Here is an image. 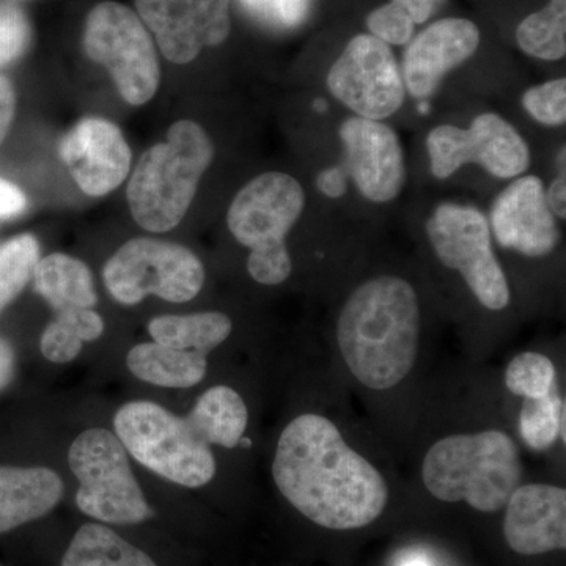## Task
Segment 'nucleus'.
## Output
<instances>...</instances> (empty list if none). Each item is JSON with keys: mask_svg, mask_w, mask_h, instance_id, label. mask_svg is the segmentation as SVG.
I'll return each instance as SVG.
<instances>
[{"mask_svg": "<svg viewBox=\"0 0 566 566\" xmlns=\"http://www.w3.org/2000/svg\"><path fill=\"white\" fill-rule=\"evenodd\" d=\"M273 476L297 512L331 531L375 523L389 499L381 472L318 415H303L286 424L275 449Z\"/></svg>", "mask_w": 566, "mask_h": 566, "instance_id": "1", "label": "nucleus"}, {"mask_svg": "<svg viewBox=\"0 0 566 566\" xmlns=\"http://www.w3.org/2000/svg\"><path fill=\"white\" fill-rule=\"evenodd\" d=\"M420 305L415 286L379 275L357 286L337 323L346 367L365 387L389 390L415 367L419 353Z\"/></svg>", "mask_w": 566, "mask_h": 566, "instance_id": "2", "label": "nucleus"}, {"mask_svg": "<svg viewBox=\"0 0 566 566\" xmlns=\"http://www.w3.org/2000/svg\"><path fill=\"white\" fill-rule=\"evenodd\" d=\"M523 479L520 450L504 431L455 434L436 442L422 464L423 485L442 502L494 513Z\"/></svg>", "mask_w": 566, "mask_h": 566, "instance_id": "3", "label": "nucleus"}, {"mask_svg": "<svg viewBox=\"0 0 566 566\" xmlns=\"http://www.w3.org/2000/svg\"><path fill=\"white\" fill-rule=\"evenodd\" d=\"M212 158L214 147L199 123H174L167 140L148 148L134 169L126 192L134 221L153 233L180 226Z\"/></svg>", "mask_w": 566, "mask_h": 566, "instance_id": "4", "label": "nucleus"}, {"mask_svg": "<svg viewBox=\"0 0 566 566\" xmlns=\"http://www.w3.org/2000/svg\"><path fill=\"white\" fill-rule=\"evenodd\" d=\"M305 192L292 175L268 172L253 178L234 197L227 226L238 243L251 249L248 271L262 285H281L293 270L286 234L300 221Z\"/></svg>", "mask_w": 566, "mask_h": 566, "instance_id": "5", "label": "nucleus"}, {"mask_svg": "<svg viewBox=\"0 0 566 566\" xmlns=\"http://www.w3.org/2000/svg\"><path fill=\"white\" fill-rule=\"evenodd\" d=\"M115 433L126 452L163 479L186 488L207 485L216 474L210 444L178 417L151 401H132L118 409Z\"/></svg>", "mask_w": 566, "mask_h": 566, "instance_id": "6", "label": "nucleus"}, {"mask_svg": "<svg viewBox=\"0 0 566 566\" xmlns=\"http://www.w3.org/2000/svg\"><path fill=\"white\" fill-rule=\"evenodd\" d=\"M69 463L80 482L76 505L85 515L120 526L151 517L128 453L111 431L92 428L77 436L70 447Z\"/></svg>", "mask_w": 566, "mask_h": 566, "instance_id": "7", "label": "nucleus"}, {"mask_svg": "<svg viewBox=\"0 0 566 566\" xmlns=\"http://www.w3.org/2000/svg\"><path fill=\"white\" fill-rule=\"evenodd\" d=\"M104 283L117 303L136 305L155 294L169 303H188L200 293L205 268L180 244L136 238L107 260Z\"/></svg>", "mask_w": 566, "mask_h": 566, "instance_id": "8", "label": "nucleus"}, {"mask_svg": "<svg viewBox=\"0 0 566 566\" xmlns=\"http://www.w3.org/2000/svg\"><path fill=\"white\" fill-rule=\"evenodd\" d=\"M84 50L106 66L122 98L133 106L150 102L161 81V66L150 33L128 7L98 3L85 22Z\"/></svg>", "mask_w": 566, "mask_h": 566, "instance_id": "9", "label": "nucleus"}, {"mask_svg": "<svg viewBox=\"0 0 566 566\" xmlns=\"http://www.w3.org/2000/svg\"><path fill=\"white\" fill-rule=\"evenodd\" d=\"M427 234L438 259L461 274L483 307L504 311L512 294L482 211L469 205H439L427 221Z\"/></svg>", "mask_w": 566, "mask_h": 566, "instance_id": "10", "label": "nucleus"}, {"mask_svg": "<svg viewBox=\"0 0 566 566\" xmlns=\"http://www.w3.org/2000/svg\"><path fill=\"white\" fill-rule=\"evenodd\" d=\"M431 174L447 180L468 164L485 169L501 180L520 177L531 167L526 140L501 115H476L468 129L441 125L427 137Z\"/></svg>", "mask_w": 566, "mask_h": 566, "instance_id": "11", "label": "nucleus"}, {"mask_svg": "<svg viewBox=\"0 0 566 566\" xmlns=\"http://www.w3.org/2000/svg\"><path fill=\"white\" fill-rule=\"evenodd\" d=\"M327 88L356 117L382 122L401 109L406 87L394 51L374 35H356L327 73Z\"/></svg>", "mask_w": 566, "mask_h": 566, "instance_id": "12", "label": "nucleus"}, {"mask_svg": "<svg viewBox=\"0 0 566 566\" xmlns=\"http://www.w3.org/2000/svg\"><path fill=\"white\" fill-rule=\"evenodd\" d=\"M136 7L164 57L180 65L230 33V0H136Z\"/></svg>", "mask_w": 566, "mask_h": 566, "instance_id": "13", "label": "nucleus"}, {"mask_svg": "<svg viewBox=\"0 0 566 566\" xmlns=\"http://www.w3.org/2000/svg\"><path fill=\"white\" fill-rule=\"evenodd\" d=\"M345 170L368 202L389 203L406 181L403 148L397 133L382 122L346 118L340 126Z\"/></svg>", "mask_w": 566, "mask_h": 566, "instance_id": "14", "label": "nucleus"}, {"mask_svg": "<svg viewBox=\"0 0 566 566\" xmlns=\"http://www.w3.org/2000/svg\"><path fill=\"white\" fill-rule=\"evenodd\" d=\"M490 229L504 249L542 259L560 243L557 218L546 202V186L535 175L520 177L495 197Z\"/></svg>", "mask_w": 566, "mask_h": 566, "instance_id": "15", "label": "nucleus"}, {"mask_svg": "<svg viewBox=\"0 0 566 566\" xmlns=\"http://www.w3.org/2000/svg\"><path fill=\"white\" fill-rule=\"evenodd\" d=\"M61 155L71 177L91 197L115 191L132 169V150L117 125L84 118L63 137Z\"/></svg>", "mask_w": 566, "mask_h": 566, "instance_id": "16", "label": "nucleus"}, {"mask_svg": "<svg viewBox=\"0 0 566 566\" xmlns=\"http://www.w3.org/2000/svg\"><path fill=\"white\" fill-rule=\"evenodd\" d=\"M479 44L480 31L472 21L447 18L428 25L405 52L401 76L406 93L427 102L450 71L475 54Z\"/></svg>", "mask_w": 566, "mask_h": 566, "instance_id": "17", "label": "nucleus"}, {"mask_svg": "<svg viewBox=\"0 0 566 566\" xmlns=\"http://www.w3.org/2000/svg\"><path fill=\"white\" fill-rule=\"evenodd\" d=\"M506 545L521 556L566 547V491L553 485L517 486L506 502Z\"/></svg>", "mask_w": 566, "mask_h": 566, "instance_id": "18", "label": "nucleus"}, {"mask_svg": "<svg viewBox=\"0 0 566 566\" xmlns=\"http://www.w3.org/2000/svg\"><path fill=\"white\" fill-rule=\"evenodd\" d=\"M62 494V479L51 469L0 468V534L48 515Z\"/></svg>", "mask_w": 566, "mask_h": 566, "instance_id": "19", "label": "nucleus"}, {"mask_svg": "<svg viewBox=\"0 0 566 566\" xmlns=\"http://www.w3.org/2000/svg\"><path fill=\"white\" fill-rule=\"evenodd\" d=\"M32 279L35 292L57 314L93 308L98 303L87 264L65 253H51L39 260Z\"/></svg>", "mask_w": 566, "mask_h": 566, "instance_id": "20", "label": "nucleus"}, {"mask_svg": "<svg viewBox=\"0 0 566 566\" xmlns=\"http://www.w3.org/2000/svg\"><path fill=\"white\" fill-rule=\"evenodd\" d=\"M134 376L153 386L189 389L199 385L208 370L207 354L170 348L161 344H140L128 353Z\"/></svg>", "mask_w": 566, "mask_h": 566, "instance_id": "21", "label": "nucleus"}, {"mask_svg": "<svg viewBox=\"0 0 566 566\" xmlns=\"http://www.w3.org/2000/svg\"><path fill=\"white\" fill-rule=\"evenodd\" d=\"M186 420L207 444L234 449L248 428V406L237 390L216 386L197 400Z\"/></svg>", "mask_w": 566, "mask_h": 566, "instance_id": "22", "label": "nucleus"}, {"mask_svg": "<svg viewBox=\"0 0 566 566\" xmlns=\"http://www.w3.org/2000/svg\"><path fill=\"white\" fill-rule=\"evenodd\" d=\"M232 329V319L221 312L164 315L148 324V333L156 344L203 354L222 345Z\"/></svg>", "mask_w": 566, "mask_h": 566, "instance_id": "23", "label": "nucleus"}, {"mask_svg": "<svg viewBox=\"0 0 566 566\" xmlns=\"http://www.w3.org/2000/svg\"><path fill=\"white\" fill-rule=\"evenodd\" d=\"M62 566H158L148 554L102 524H85L74 534Z\"/></svg>", "mask_w": 566, "mask_h": 566, "instance_id": "24", "label": "nucleus"}, {"mask_svg": "<svg viewBox=\"0 0 566 566\" xmlns=\"http://www.w3.org/2000/svg\"><path fill=\"white\" fill-rule=\"evenodd\" d=\"M104 322L93 308L63 312L41 335V354L54 364H69L81 353L84 342L102 337Z\"/></svg>", "mask_w": 566, "mask_h": 566, "instance_id": "25", "label": "nucleus"}, {"mask_svg": "<svg viewBox=\"0 0 566 566\" xmlns=\"http://www.w3.org/2000/svg\"><path fill=\"white\" fill-rule=\"evenodd\" d=\"M517 46L528 57L560 61L566 54V0H549L517 25Z\"/></svg>", "mask_w": 566, "mask_h": 566, "instance_id": "26", "label": "nucleus"}, {"mask_svg": "<svg viewBox=\"0 0 566 566\" xmlns=\"http://www.w3.org/2000/svg\"><path fill=\"white\" fill-rule=\"evenodd\" d=\"M520 428L524 442L538 452L551 449L558 438L565 442V401L553 394L524 398Z\"/></svg>", "mask_w": 566, "mask_h": 566, "instance_id": "27", "label": "nucleus"}, {"mask_svg": "<svg viewBox=\"0 0 566 566\" xmlns=\"http://www.w3.org/2000/svg\"><path fill=\"white\" fill-rule=\"evenodd\" d=\"M39 260V241L32 234H20L0 245V312L25 289Z\"/></svg>", "mask_w": 566, "mask_h": 566, "instance_id": "28", "label": "nucleus"}, {"mask_svg": "<svg viewBox=\"0 0 566 566\" xmlns=\"http://www.w3.org/2000/svg\"><path fill=\"white\" fill-rule=\"evenodd\" d=\"M554 385H556V367L543 354H520L506 367L505 386L517 397H547L553 394Z\"/></svg>", "mask_w": 566, "mask_h": 566, "instance_id": "29", "label": "nucleus"}, {"mask_svg": "<svg viewBox=\"0 0 566 566\" xmlns=\"http://www.w3.org/2000/svg\"><path fill=\"white\" fill-rule=\"evenodd\" d=\"M527 114L545 126H564L566 122V80H554L535 85L521 98Z\"/></svg>", "mask_w": 566, "mask_h": 566, "instance_id": "30", "label": "nucleus"}, {"mask_svg": "<svg viewBox=\"0 0 566 566\" xmlns=\"http://www.w3.org/2000/svg\"><path fill=\"white\" fill-rule=\"evenodd\" d=\"M31 41V24L20 7L0 3V69L21 57Z\"/></svg>", "mask_w": 566, "mask_h": 566, "instance_id": "31", "label": "nucleus"}, {"mask_svg": "<svg viewBox=\"0 0 566 566\" xmlns=\"http://www.w3.org/2000/svg\"><path fill=\"white\" fill-rule=\"evenodd\" d=\"M368 31L376 39L385 41L386 44L403 46L412 39L415 22L406 14V11L394 2L386 3L371 11L367 18Z\"/></svg>", "mask_w": 566, "mask_h": 566, "instance_id": "32", "label": "nucleus"}, {"mask_svg": "<svg viewBox=\"0 0 566 566\" xmlns=\"http://www.w3.org/2000/svg\"><path fill=\"white\" fill-rule=\"evenodd\" d=\"M253 17L277 28H294L305 20L311 0H241Z\"/></svg>", "mask_w": 566, "mask_h": 566, "instance_id": "33", "label": "nucleus"}, {"mask_svg": "<svg viewBox=\"0 0 566 566\" xmlns=\"http://www.w3.org/2000/svg\"><path fill=\"white\" fill-rule=\"evenodd\" d=\"M316 188L329 199H340L348 191V174L344 167H329L316 177Z\"/></svg>", "mask_w": 566, "mask_h": 566, "instance_id": "34", "label": "nucleus"}, {"mask_svg": "<svg viewBox=\"0 0 566 566\" xmlns=\"http://www.w3.org/2000/svg\"><path fill=\"white\" fill-rule=\"evenodd\" d=\"M28 208L24 192L13 182L0 178V219L14 218Z\"/></svg>", "mask_w": 566, "mask_h": 566, "instance_id": "35", "label": "nucleus"}, {"mask_svg": "<svg viewBox=\"0 0 566 566\" xmlns=\"http://www.w3.org/2000/svg\"><path fill=\"white\" fill-rule=\"evenodd\" d=\"M17 109V95L7 77L0 76V144L6 139Z\"/></svg>", "mask_w": 566, "mask_h": 566, "instance_id": "36", "label": "nucleus"}, {"mask_svg": "<svg viewBox=\"0 0 566 566\" xmlns=\"http://www.w3.org/2000/svg\"><path fill=\"white\" fill-rule=\"evenodd\" d=\"M546 202L549 210L556 218L565 221L566 218V175L562 170L557 175L556 180L551 182L549 188L546 189Z\"/></svg>", "mask_w": 566, "mask_h": 566, "instance_id": "37", "label": "nucleus"}, {"mask_svg": "<svg viewBox=\"0 0 566 566\" xmlns=\"http://www.w3.org/2000/svg\"><path fill=\"white\" fill-rule=\"evenodd\" d=\"M392 2L406 11L415 24H423L442 0H392Z\"/></svg>", "mask_w": 566, "mask_h": 566, "instance_id": "38", "label": "nucleus"}, {"mask_svg": "<svg viewBox=\"0 0 566 566\" xmlns=\"http://www.w3.org/2000/svg\"><path fill=\"white\" fill-rule=\"evenodd\" d=\"M14 352L9 342L0 338V390L6 389L13 379Z\"/></svg>", "mask_w": 566, "mask_h": 566, "instance_id": "39", "label": "nucleus"}, {"mask_svg": "<svg viewBox=\"0 0 566 566\" xmlns=\"http://www.w3.org/2000/svg\"><path fill=\"white\" fill-rule=\"evenodd\" d=\"M315 107L316 109H318L319 112H324L326 111V104L322 103V102H318L315 104Z\"/></svg>", "mask_w": 566, "mask_h": 566, "instance_id": "40", "label": "nucleus"}, {"mask_svg": "<svg viewBox=\"0 0 566 566\" xmlns=\"http://www.w3.org/2000/svg\"><path fill=\"white\" fill-rule=\"evenodd\" d=\"M406 566H428V565L424 564V562H422V560H415V562H411V564H408Z\"/></svg>", "mask_w": 566, "mask_h": 566, "instance_id": "41", "label": "nucleus"}, {"mask_svg": "<svg viewBox=\"0 0 566 566\" xmlns=\"http://www.w3.org/2000/svg\"><path fill=\"white\" fill-rule=\"evenodd\" d=\"M0 566H2V565H0Z\"/></svg>", "mask_w": 566, "mask_h": 566, "instance_id": "42", "label": "nucleus"}]
</instances>
